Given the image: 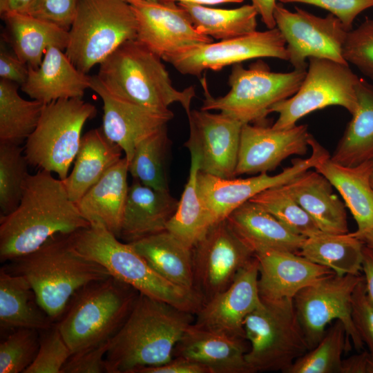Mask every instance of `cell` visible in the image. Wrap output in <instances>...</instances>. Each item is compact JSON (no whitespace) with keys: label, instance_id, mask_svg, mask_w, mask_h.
<instances>
[{"label":"cell","instance_id":"836d02e7","mask_svg":"<svg viewBox=\"0 0 373 373\" xmlns=\"http://www.w3.org/2000/svg\"><path fill=\"white\" fill-rule=\"evenodd\" d=\"M356 93L358 108L330 155L334 162L347 166L373 161V85L360 77Z\"/></svg>","mask_w":373,"mask_h":373},{"label":"cell","instance_id":"ac0fdd59","mask_svg":"<svg viewBox=\"0 0 373 373\" xmlns=\"http://www.w3.org/2000/svg\"><path fill=\"white\" fill-rule=\"evenodd\" d=\"M189 137L184 144L199 157L200 171L223 178H233L242 125L220 112L193 110L187 115Z\"/></svg>","mask_w":373,"mask_h":373},{"label":"cell","instance_id":"7dc6e473","mask_svg":"<svg viewBox=\"0 0 373 373\" xmlns=\"http://www.w3.org/2000/svg\"><path fill=\"white\" fill-rule=\"evenodd\" d=\"M79 0H36L28 15L68 31Z\"/></svg>","mask_w":373,"mask_h":373},{"label":"cell","instance_id":"f35d334b","mask_svg":"<svg viewBox=\"0 0 373 373\" xmlns=\"http://www.w3.org/2000/svg\"><path fill=\"white\" fill-rule=\"evenodd\" d=\"M167 127L142 140L128 162V173L142 184L169 191L166 162L170 148Z\"/></svg>","mask_w":373,"mask_h":373},{"label":"cell","instance_id":"e0dca14e","mask_svg":"<svg viewBox=\"0 0 373 373\" xmlns=\"http://www.w3.org/2000/svg\"><path fill=\"white\" fill-rule=\"evenodd\" d=\"M136 40L162 59L213 39L198 32L186 11L175 2L132 0Z\"/></svg>","mask_w":373,"mask_h":373},{"label":"cell","instance_id":"4fadbf2b","mask_svg":"<svg viewBox=\"0 0 373 373\" xmlns=\"http://www.w3.org/2000/svg\"><path fill=\"white\" fill-rule=\"evenodd\" d=\"M274 18L276 27L285 40L289 61L294 69L307 70L306 59L311 57L349 64L343 55L349 31L334 15L321 17L298 7L291 12L282 3H277Z\"/></svg>","mask_w":373,"mask_h":373},{"label":"cell","instance_id":"44dd1931","mask_svg":"<svg viewBox=\"0 0 373 373\" xmlns=\"http://www.w3.org/2000/svg\"><path fill=\"white\" fill-rule=\"evenodd\" d=\"M309 135L307 124L276 129L265 124H244L236 176L273 171L288 157L305 155Z\"/></svg>","mask_w":373,"mask_h":373},{"label":"cell","instance_id":"f5cc1de1","mask_svg":"<svg viewBox=\"0 0 373 373\" xmlns=\"http://www.w3.org/2000/svg\"><path fill=\"white\" fill-rule=\"evenodd\" d=\"M361 270L364 273L367 298L373 305V249L365 244L363 248Z\"/></svg>","mask_w":373,"mask_h":373},{"label":"cell","instance_id":"d590c367","mask_svg":"<svg viewBox=\"0 0 373 373\" xmlns=\"http://www.w3.org/2000/svg\"><path fill=\"white\" fill-rule=\"evenodd\" d=\"M190 155L189 178L178 208L167 223L166 230L192 249L215 223L198 191L199 157L193 152H190Z\"/></svg>","mask_w":373,"mask_h":373},{"label":"cell","instance_id":"7a4b0ae2","mask_svg":"<svg viewBox=\"0 0 373 373\" xmlns=\"http://www.w3.org/2000/svg\"><path fill=\"white\" fill-rule=\"evenodd\" d=\"M192 313L140 294L126 321L109 341L107 373H133L162 365L194 322Z\"/></svg>","mask_w":373,"mask_h":373},{"label":"cell","instance_id":"8d00e7d4","mask_svg":"<svg viewBox=\"0 0 373 373\" xmlns=\"http://www.w3.org/2000/svg\"><path fill=\"white\" fill-rule=\"evenodd\" d=\"M186 12L196 30L216 39L225 40L256 31L258 12L251 5L220 9L189 3H178Z\"/></svg>","mask_w":373,"mask_h":373},{"label":"cell","instance_id":"74e56055","mask_svg":"<svg viewBox=\"0 0 373 373\" xmlns=\"http://www.w3.org/2000/svg\"><path fill=\"white\" fill-rule=\"evenodd\" d=\"M20 86L0 80V142L19 145L35 131L45 104L21 97Z\"/></svg>","mask_w":373,"mask_h":373},{"label":"cell","instance_id":"7bdbcfd3","mask_svg":"<svg viewBox=\"0 0 373 373\" xmlns=\"http://www.w3.org/2000/svg\"><path fill=\"white\" fill-rule=\"evenodd\" d=\"M39 331L18 328L3 338L0 343V373H24L37 356Z\"/></svg>","mask_w":373,"mask_h":373},{"label":"cell","instance_id":"6da1fadb","mask_svg":"<svg viewBox=\"0 0 373 373\" xmlns=\"http://www.w3.org/2000/svg\"><path fill=\"white\" fill-rule=\"evenodd\" d=\"M90 224L60 179L44 170L29 174L17 207L0 216V261L27 255L56 235L72 234Z\"/></svg>","mask_w":373,"mask_h":373},{"label":"cell","instance_id":"db71d44e","mask_svg":"<svg viewBox=\"0 0 373 373\" xmlns=\"http://www.w3.org/2000/svg\"><path fill=\"white\" fill-rule=\"evenodd\" d=\"M370 352H363L343 359L340 373H367Z\"/></svg>","mask_w":373,"mask_h":373},{"label":"cell","instance_id":"94428289","mask_svg":"<svg viewBox=\"0 0 373 373\" xmlns=\"http://www.w3.org/2000/svg\"><path fill=\"white\" fill-rule=\"evenodd\" d=\"M370 183H371V185L373 188V169H372V174H371V176H370Z\"/></svg>","mask_w":373,"mask_h":373},{"label":"cell","instance_id":"f6af8a7d","mask_svg":"<svg viewBox=\"0 0 373 373\" xmlns=\"http://www.w3.org/2000/svg\"><path fill=\"white\" fill-rule=\"evenodd\" d=\"M343 55L348 64L373 80V19L367 18L347 32Z\"/></svg>","mask_w":373,"mask_h":373},{"label":"cell","instance_id":"60d3db41","mask_svg":"<svg viewBox=\"0 0 373 373\" xmlns=\"http://www.w3.org/2000/svg\"><path fill=\"white\" fill-rule=\"evenodd\" d=\"M284 224L292 232L309 238L322 231L310 216L282 186L267 189L249 200Z\"/></svg>","mask_w":373,"mask_h":373},{"label":"cell","instance_id":"7c38bea8","mask_svg":"<svg viewBox=\"0 0 373 373\" xmlns=\"http://www.w3.org/2000/svg\"><path fill=\"white\" fill-rule=\"evenodd\" d=\"M362 279L363 276L359 274H332L305 287L295 296L296 312L309 350L323 338L327 325L337 320L343 323L354 347L358 351L363 347L352 318V296Z\"/></svg>","mask_w":373,"mask_h":373},{"label":"cell","instance_id":"ab89813d","mask_svg":"<svg viewBox=\"0 0 373 373\" xmlns=\"http://www.w3.org/2000/svg\"><path fill=\"white\" fill-rule=\"evenodd\" d=\"M341 321L326 330L318 343L297 358L287 373H340L342 356L350 345Z\"/></svg>","mask_w":373,"mask_h":373},{"label":"cell","instance_id":"6f0895ef","mask_svg":"<svg viewBox=\"0 0 373 373\" xmlns=\"http://www.w3.org/2000/svg\"><path fill=\"white\" fill-rule=\"evenodd\" d=\"M166 2L189 3L202 6L216 5L227 3H241L244 0H160Z\"/></svg>","mask_w":373,"mask_h":373},{"label":"cell","instance_id":"c3c4849f","mask_svg":"<svg viewBox=\"0 0 373 373\" xmlns=\"http://www.w3.org/2000/svg\"><path fill=\"white\" fill-rule=\"evenodd\" d=\"M282 3H301L320 7L336 17L347 31L356 17L373 7V0H278Z\"/></svg>","mask_w":373,"mask_h":373},{"label":"cell","instance_id":"1f68e13d","mask_svg":"<svg viewBox=\"0 0 373 373\" xmlns=\"http://www.w3.org/2000/svg\"><path fill=\"white\" fill-rule=\"evenodd\" d=\"M128 243L162 276L196 290L192 249L173 234L165 230Z\"/></svg>","mask_w":373,"mask_h":373},{"label":"cell","instance_id":"d4e9b609","mask_svg":"<svg viewBox=\"0 0 373 373\" xmlns=\"http://www.w3.org/2000/svg\"><path fill=\"white\" fill-rule=\"evenodd\" d=\"M179 202L169 191H160L133 179L128 188L119 239L131 242L166 230Z\"/></svg>","mask_w":373,"mask_h":373},{"label":"cell","instance_id":"9a60e30c","mask_svg":"<svg viewBox=\"0 0 373 373\" xmlns=\"http://www.w3.org/2000/svg\"><path fill=\"white\" fill-rule=\"evenodd\" d=\"M192 252L195 288L204 302L227 288L254 257L227 219L211 225Z\"/></svg>","mask_w":373,"mask_h":373},{"label":"cell","instance_id":"8992f818","mask_svg":"<svg viewBox=\"0 0 373 373\" xmlns=\"http://www.w3.org/2000/svg\"><path fill=\"white\" fill-rule=\"evenodd\" d=\"M139 294L111 276L78 290L55 323L72 353L109 341L126 321Z\"/></svg>","mask_w":373,"mask_h":373},{"label":"cell","instance_id":"7402d4cb","mask_svg":"<svg viewBox=\"0 0 373 373\" xmlns=\"http://www.w3.org/2000/svg\"><path fill=\"white\" fill-rule=\"evenodd\" d=\"M258 264V287L262 300L294 299L305 287L334 274L298 254L261 248L254 251Z\"/></svg>","mask_w":373,"mask_h":373},{"label":"cell","instance_id":"cb8c5ba5","mask_svg":"<svg viewBox=\"0 0 373 373\" xmlns=\"http://www.w3.org/2000/svg\"><path fill=\"white\" fill-rule=\"evenodd\" d=\"M64 50L50 47L40 65L29 68L22 91L32 99L44 104L62 99L82 98L90 88V77L79 70L70 61Z\"/></svg>","mask_w":373,"mask_h":373},{"label":"cell","instance_id":"3957f363","mask_svg":"<svg viewBox=\"0 0 373 373\" xmlns=\"http://www.w3.org/2000/svg\"><path fill=\"white\" fill-rule=\"evenodd\" d=\"M3 267L28 281L39 303L55 323L78 290L111 276L104 267L75 249L70 234L56 235Z\"/></svg>","mask_w":373,"mask_h":373},{"label":"cell","instance_id":"603a6c76","mask_svg":"<svg viewBox=\"0 0 373 373\" xmlns=\"http://www.w3.org/2000/svg\"><path fill=\"white\" fill-rule=\"evenodd\" d=\"M246 343L245 339L207 330L193 323L178 342L173 356L198 363L209 373H250Z\"/></svg>","mask_w":373,"mask_h":373},{"label":"cell","instance_id":"277c9868","mask_svg":"<svg viewBox=\"0 0 373 373\" xmlns=\"http://www.w3.org/2000/svg\"><path fill=\"white\" fill-rule=\"evenodd\" d=\"M75 249L104 267L110 275L151 298L195 314L204 303L196 290L185 289L158 274L128 242L99 223L70 234Z\"/></svg>","mask_w":373,"mask_h":373},{"label":"cell","instance_id":"b9f144b4","mask_svg":"<svg viewBox=\"0 0 373 373\" xmlns=\"http://www.w3.org/2000/svg\"><path fill=\"white\" fill-rule=\"evenodd\" d=\"M23 149L18 144L0 142V210L7 215L19 205L28 178Z\"/></svg>","mask_w":373,"mask_h":373},{"label":"cell","instance_id":"d6986e66","mask_svg":"<svg viewBox=\"0 0 373 373\" xmlns=\"http://www.w3.org/2000/svg\"><path fill=\"white\" fill-rule=\"evenodd\" d=\"M258 264L254 256L224 290L204 303L193 324L200 328L245 339L244 322L262 303L258 287Z\"/></svg>","mask_w":373,"mask_h":373},{"label":"cell","instance_id":"680465c9","mask_svg":"<svg viewBox=\"0 0 373 373\" xmlns=\"http://www.w3.org/2000/svg\"><path fill=\"white\" fill-rule=\"evenodd\" d=\"M352 234V233H350ZM360 239L365 245L373 249V229L364 233L353 235Z\"/></svg>","mask_w":373,"mask_h":373},{"label":"cell","instance_id":"30bf717a","mask_svg":"<svg viewBox=\"0 0 373 373\" xmlns=\"http://www.w3.org/2000/svg\"><path fill=\"white\" fill-rule=\"evenodd\" d=\"M96 112L82 98L45 104L37 127L26 140L23 152L29 165L64 180L78 153L83 127Z\"/></svg>","mask_w":373,"mask_h":373},{"label":"cell","instance_id":"4316f807","mask_svg":"<svg viewBox=\"0 0 373 373\" xmlns=\"http://www.w3.org/2000/svg\"><path fill=\"white\" fill-rule=\"evenodd\" d=\"M128 162L123 157L76 203L90 223L104 225L118 238L128 196Z\"/></svg>","mask_w":373,"mask_h":373},{"label":"cell","instance_id":"f1b7e54d","mask_svg":"<svg viewBox=\"0 0 373 373\" xmlns=\"http://www.w3.org/2000/svg\"><path fill=\"white\" fill-rule=\"evenodd\" d=\"M227 220L254 251L272 249L298 254L306 238L298 235L258 204L250 200L235 209Z\"/></svg>","mask_w":373,"mask_h":373},{"label":"cell","instance_id":"681fc988","mask_svg":"<svg viewBox=\"0 0 373 373\" xmlns=\"http://www.w3.org/2000/svg\"><path fill=\"white\" fill-rule=\"evenodd\" d=\"M109 341L73 354L61 373H107L106 354Z\"/></svg>","mask_w":373,"mask_h":373},{"label":"cell","instance_id":"816d5d0a","mask_svg":"<svg viewBox=\"0 0 373 373\" xmlns=\"http://www.w3.org/2000/svg\"><path fill=\"white\" fill-rule=\"evenodd\" d=\"M133 373H209L204 365L182 356H173L166 363L140 367Z\"/></svg>","mask_w":373,"mask_h":373},{"label":"cell","instance_id":"ba28073f","mask_svg":"<svg viewBox=\"0 0 373 373\" xmlns=\"http://www.w3.org/2000/svg\"><path fill=\"white\" fill-rule=\"evenodd\" d=\"M137 19L124 0H79L65 53L87 74L126 41L135 39Z\"/></svg>","mask_w":373,"mask_h":373},{"label":"cell","instance_id":"ee69618b","mask_svg":"<svg viewBox=\"0 0 373 373\" xmlns=\"http://www.w3.org/2000/svg\"><path fill=\"white\" fill-rule=\"evenodd\" d=\"M39 333L37 356L24 373H61L73 354L70 347L55 323Z\"/></svg>","mask_w":373,"mask_h":373},{"label":"cell","instance_id":"9c48e42d","mask_svg":"<svg viewBox=\"0 0 373 373\" xmlns=\"http://www.w3.org/2000/svg\"><path fill=\"white\" fill-rule=\"evenodd\" d=\"M249 343L245 358L250 373H287L309 345L298 318L294 299L262 300L244 322Z\"/></svg>","mask_w":373,"mask_h":373},{"label":"cell","instance_id":"bcb514c9","mask_svg":"<svg viewBox=\"0 0 373 373\" xmlns=\"http://www.w3.org/2000/svg\"><path fill=\"white\" fill-rule=\"evenodd\" d=\"M352 318L361 338L373 357V305L367 296L364 277L352 296Z\"/></svg>","mask_w":373,"mask_h":373},{"label":"cell","instance_id":"5bb4252c","mask_svg":"<svg viewBox=\"0 0 373 373\" xmlns=\"http://www.w3.org/2000/svg\"><path fill=\"white\" fill-rule=\"evenodd\" d=\"M309 146L312 148L309 157L294 160L291 166L275 175L262 173L247 178H223L199 171V193L214 223L227 219L235 209L260 192L288 183L330 157L312 135Z\"/></svg>","mask_w":373,"mask_h":373},{"label":"cell","instance_id":"5b68a950","mask_svg":"<svg viewBox=\"0 0 373 373\" xmlns=\"http://www.w3.org/2000/svg\"><path fill=\"white\" fill-rule=\"evenodd\" d=\"M161 59L136 39L128 40L99 64L95 76L109 91L133 103L164 111L177 102L188 115L195 88H175Z\"/></svg>","mask_w":373,"mask_h":373},{"label":"cell","instance_id":"f907efd6","mask_svg":"<svg viewBox=\"0 0 373 373\" xmlns=\"http://www.w3.org/2000/svg\"><path fill=\"white\" fill-rule=\"evenodd\" d=\"M29 67L14 53L1 48L0 52L1 79L12 82L21 86L27 80Z\"/></svg>","mask_w":373,"mask_h":373},{"label":"cell","instance_id":"11a10c76","mask_svg":"<svg viewBox=\"0 0 373 373\" xmlns=\"http://www.w3.org/2000/svg\"><path fill=\"white\" fill-rule=\"evenodd\" d=\"M252 5L260 16L262 21L268 29L276 28L274 18V10L276 5V0H251Z\"/></svg>","mask_w":373,"mask_h":373},{"label":"cell","instance_id":"52a82bcc","mask_svg":"<svg viewBox=\"0 0 373 373\" xmlns=\"http://www.w3.org/2000/svg\"><path fill=\"white\" fill-rule=\"evenodd\" d=\"M307 70L287 73L272 72L262 61L245 68L241 63L233 65L229 77V91L213 97L205 77L201 79L205 99L203 111H219L242 124H265L274 104L294 95L300 86Z\"/></svg>","mask_w":373,"mask_h":373},{"label":"cell","instance_id":"f546056e","mask_svg":"<svg viewBox=\"0 0 373 373\" xmlns=\"http://www.w3.org/2000/svg\"><path fill=\"white\" fill-rule=\"evenodd\" d=\"M122 149L109 140L102 128L88 131L81 140L71 172L62 181L70 199L77 203L122 158Z\"/></svg>","mask_w":373,"mask_h":373},{"label":"cell","instance_id":"6125c7cd","mask_svg":"<svg viewBox=\"0 0 373 373\" xmlns=\"http://www.w3.org/2000/svg\"><path fill=\"white\" fill-rule=\"evenodd\" d=\"M124 1H126V2L128 3L129 1H132V0H124ZM143 1H157V0H143Z\"/></svg>","mask_w":373,"mask_h":373},{"label":"cell","instance_id":"4dcf8cb0","mask_svg":"<svg viewBox=\"0 0 373 373\" xmlns=\"http://www.w3.org/2000/svg\"><path fill=\"white\" fill-rule=\"evenodd\" d=\"M55 324L41 307L37 296L22 276L0 269V325L1 333L18 328L37 330Z\"/></svg>","mask_w":373,"mask_h":373},{"label":"cell","instance_id":"d6a6232c","mask_svg":"<svg viewBox=\"0 0 373 373\" xmlns=\"http://www.w3.org/2000/svg\"><path fill=\"white\" fill-rule=\"evenodd\" d=\"M10 34L14 53L29 68H36L51 46L65 51L68 31L28 14L2 15Z\"/></svg>","mask_w":373,"mask_h":373},{"label":"cell","instance_id":"9f6ffc18","mask_svg":"<svg viewBox=\"0 0 373 373\" xmlns=\"http://www.w3.org/2000/svg\"><path fill=\"white\" fill-rule=\"evenodd\" d=\"M36 0H0V10L6 12L29 14Z\"/></svg>","mask_w":373,"mask_h":373},{"label":"cell","instance_id":"8fae6325","mask_svg":"<svg viewBox=\"0 0 373 373\" xmlns=\"http://www.w3.org/2000/svg\"><path fill=\"white\" fill-rule=\"evenodd\" d=\"M305 78L291 97L274 104L269 113L278 117L272 127L287 129L303 117L329 106H340L352 115L358 108L356 85L359 79L350 68L333 60L311 57Z\"/></svg>","mask_w":373,"mask_h":373},{"label":"cell","instance_id":"ffe728a7","mask_svg":"<svg viewBox=\"0 0 373 373\" xmlns=\"http://www.w3.org/2000/svg\"><path fill=\"white\" fill-rule=\"evenodd\" d=\"M90 89L102 100V130L117 144L129 162L136 146L144 139L167 127L174 116L169 109H150L122 98L109 91L97 78L90 77Z\"/></svg>","mask_w":373,"mask_h":373},{"label":"cell","instance_id":"484cf974","mask_svg":"<svg viewBox=\"0 0 373 373\" xmlns=\"http://www.w3.org/2000/svg\"><path fill=\"white\" fill-rule=\"evenodd\" d=\"M332 186L325 176L310 169L283 185L322 232L347 233L345 204L333 193Z\"/></svg>","mask_w":373,"mask_h":373},{"label":"cell","instance_id":"83f0119b","mask_svg":"<svg viewBox=\"0 0 373 373\" xmlns=\"http://www.w3.org/2000/svg\"><path fill=\"white\" fill-rule=\"evenodd\" d=\"M372 169L373 161L347 166L334 162L330 157L314 168L341 195L357 224V230L351 232L353 235L373 229V188L370 183Z\"/></svg>","mask_w":373,"mask_h":373},{"label":"cell","instance_id":"2e32d148","mask_svg":"<svg viewBox=\"0 0 373 373\" xmlns=\"http://www.w3.org/2000/svg\"><path fill=\"white\" fill-rule=\"evenodd\" d=\"M263 57L289 60L285 40L276 27L195 46L164 60L182 75L199 77L206 70H220L227 66Z\"/></svg>","mask_w":373,"mask_h":373},{"label":"cell","instance_id":"91938a15","mask_svg":"<svg viewBox=\"0 0 373 373\" xmlns=\"http://www.w3.org/2000/svg\"><path fill=\"white\" fill-rule=\"evenodd\" d=\"M367 373H373V357L371 356L368 361Z\"/></svg>","mask_w":373,"mask_h":373},{"label":"cell","instance_id":"e575fe53","mask_svg":"<svg viewBox=\"0 0 373 373\" xmlns=\"http://www.w3.org/2000/svg\"><path fill=\"white\" fill-rule=\"evenodd\" d=\"M364 243L350 232L332 234L321 232L307 238L298 254L330 269L338 276L358 274L361 270Z\"/></svg>","mask_w":373,"mask_h":373}]
</instances>
